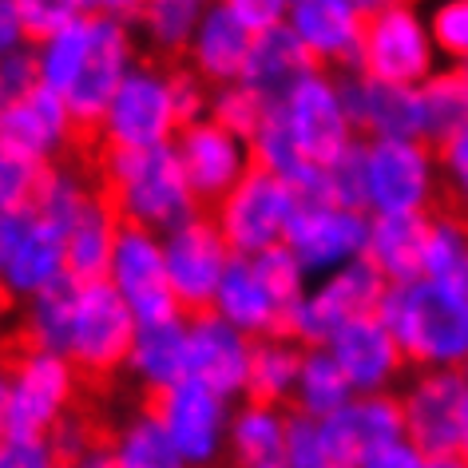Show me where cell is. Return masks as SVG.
<instances>
[{"mask_svg":"<svg viewBox=\"0 0 468 468\" xmlns=\"http://www.w3.org/2000/svg\"><path fill=\"white\" fill-rule=\"evenodd\" d=\"M385 330L397 337L409 366H456L468 361V294L456 282L417 278L389 286L378 306Z\"/></svg>","mask_w":468,"mask_h":468,"instance_id":"obj_1","label":"cell"},{"mask_svg":"<svg viewBox=\"0 0 468 468\" xmlns=\"http://www.w3.org/2000/svg\"><path fill=\"white\" fill-rule=\"evenodd\" d=\"M135 349V314L115 286L84 282L76 302L72 334H68V361L72 381L88 393H120L123 366Z\"/></svg>","mask_w":468,"mask_h":468,"instance_id":"obj_2","label":"cell"},{"mask_svg":"<svg viewBox=\"0 0 468 468\" xmlns=\"http://www.w3.org/2000/svg\"><path fill=\"white\" fill-rule=\"evenodd\" d=\"M298 210V195L271 167L247 159V171L230 186L215 210V227L227 239L230 254H259L286 239V227Z\"/></svg>","mask_w":468,"mask_h":468,"instance_id":"obj_3","label":"cell"},{"mask_svg":"<svg viewBox=\"0 0 468 468\" xmlns=\"http://www.w3.org/2000/svg\"><path fill=\"white\" fill-rule=\"evenodd\" d=\"M139 413L159 420L186 468H210L218 456V393L203 381L183 378L179 385H139Z\"/></svg>","mask_w":468,"mask_h":468,"instance_id":"obj_4","label":"cell"},{"mask_svg":"<svg viewBox=\"0 0 468 468\" xmlns=\"http://www.w3.org/2000/svg\"><path fill=\"white\" fill-rule=\"evenodd\" d=\"M163 259H167V278H171L183 322L218 314L215 298H218L222 271H227V262H230V247L218 234L215 222L195 215L191 222H183L179 230H171Z\"/></svg>","mask_w":468,"mask_h":468,"instance_id":"obj_5","label":"cell"},{"mask_svg":"<svg viewBox=\"0 0 468 468\" xmlns=\"http://www.w3.org/2000/svg\"><path fill=\"white\" fill-rule=\"evenodd\" d=\"M361 16V76L409 88L429 76V40L405 5H385Z\"/></svg>","mask_w":468,"mask_h":468,"instance_id":"obj_6","label":"cell"},{"mask_svg":"<svg viewBox=\"0 0 468 468\" xmlns=\"http://www.w3.org/2000/svg\"><path fill=\"white\" fill-rule=\"evenodd\" d=\"M72 401V361L56 349L25 361L8 389L5 441H48L52 425Z\"/></svg>","mask_w":468,"mask_h":468,"instance_id":"obj_7","label":"cell"},{"mask_svg":"<svg viewBox=\"0 0 468 468\" xmlns=\"http://www.w3.org/2000/svg\"><path fill=\"white\" fill-rule=\"evenodd\" d=\"M175 155L183 163L186 186L195 198V215H203L215 222L218 203L230 195V186L242 175V159L234 147V135L227 127H218L215 120H195L191 127L175 132Z\"/></svg>","mask_w":468,"mask_h":468,"instance_id":"obj_8","label":"cell"},{"mask_svg":"<svg viewBox=\"0 0 468 468\" xmlns=\"http://www.w3.org/2000/svg\"><path fill=\"white\" fill-rule=\"evenodd\" d=\"M64 271V234L32 210H0V278L13 294H37Z\"/></svg>","mask_w":468,"mask_h":468,"instance_id":"obj_9","label":"cell"},{"mask_svg":"<svg viewBox=\"0 0 468 468\" xmlns=\"http://www.w3.org/2000/svg\"><path fill=\"white\" fill-rule=\"evenodd\" d=\"M464 373L441 369L425 373L413 389L401 397L405 409V437L425 456H456L461 452V401H464Z\"/></svg>","mask_w":468,"mask_h":468,"instance_id":"obj_10","label":"cell"},{"mask_svg":"<svg viewBox=\"0 0 468 468\" xmlns=\"http://www.w3.org/2000/svg\"><path fill=\"white\" fill-rule=\"evenodd\" d=\"M112 278L139 322L179 318V302H175V290L167 278V259L151 242L147 230L120 227L115 250H112Z\"/></svg>","mask_w":468,"mask_h":468,"instance_id":"obj_11","label":"cell"},{"mask_svg":"<svg viewBox=\"0 0 468 468\" xmlns=\"http://www.w3.org/2000/svg\"><path fill=\"white\" fill-rule=\"evenodd\" d=\"M112 139H120L127 147H159L167 144V135L175 132V115H171V91L163 68L144 60L139 72H132L115 91L108 120H103Z\"/></svg>","mask_w":468,"mask_h":468,"instance_id":"obj_12","label":"cell"},{"mask_svg":"<svg viewBox=\"0 0 468 468\" xmlns=\"http://www.w3.org/2000/svg\"><path fill=\"white\" fill-rule=\"evenodd\" d=\"M401 437H405V409H401V397H389V393L342 405L337 413L322 417V441L334 468H357L369 449Z\"/></svg>","mask_w":468,"mask_h":468,"instance_id":"obj_13","label":"cell"},{"mask_svg":"<svg viewBox=\"0 0 468 468\" xmlns=\"http://www.w3.org/2000/svg\"><path fill=\"white\" fill-rule=\"evenodd\" d=\"M322 68H325V60L298 37L294 28L274 25V28H266L254 37L247 68H242V84L259 91L271 108H278V103L290 100V91H294L302 80L318 76Z\"/></svg>","mask_w":468,"mask_h":468,"instance_id":"obj_14","label":"cell"},{"mask_svg":"<svg viewBox=\"0 0 468 468\" xmlns=\"http://www.w3.org/2000/svg\"><path fill=\"white\" fill-rule=\"evenodd\" d=\"M250 342L222 314L186 322V378L203 381L207 389L227 397L247 385Z\"/></svg>","mask_w":468,"mask_h":468,"instance_id":"obj_15","label":"cell"},{"mask_svg":"<svg viewBox=\"0 0 468 468\" xmlns=\"http://www.w3.org/2000/svg\"><path fill=\"white\" fill-rule=\"evenodd\" d=\"M429 163L417 139H378L369 147V203L381 215L420 210L429 198Z\"/></svg>","mask_w":468,"mask_h":468,"instance_id":"obj_16","label":"cell"},{"mask_svg":"<svg viewBox=\"0 0 468 468\" xmlns=\"http://www.w3.org/2000/svg\"><path fill=\"white\" fill-rule=\"evenodd\" d=\"M286 247L302 266H330L369 247V222L346 207H298L286 227Z\"/></svg>","mask_w":468,"mask_h":468,"instance_id":"obj_17","label":"cell"},{"mask_svg":"<svg viewBox=\"0 0 468 468\" xmlns=\"http://www.w3.org/2000/svg\"><path fill=\"white\" fill-rule=\"evenodd\" d=\"M330 346H334V357L342 361L349 385H357V389H381L397 369L409 366V357L401 354L397 337L385 330V322L378 314L346 318L334 330Z\"/></svg>","mask_w":468,"mask_h":468,"instance_id":"obj_18","label":"cell"},{"mask_svg":"<svg viewBox=\"0 0 468 468\" xmlns=\"http://www.w3.org/2000/svg\"><path fill=\"white\" fill-rule=\"evenodd\" d=\"M282 108H286V120L294 127L302 151L314 163H322V167L330 159H337V151L349 144V115L322 76L302 80Z\"/></svg>","mask_w":468,"mask_h":468,"instance_id":"obj_19","label":"cell"},{"mask_svg":"<svg viewBox=\"0 0 468 468\" xmlns=\"http://www.w3.org/2000/svg\"><path fill=\"white\" fill-rule=\"evenodd\" d=\"M64 135H68V103L48 84L32 88L28 96L5 100V108H0V144L25 151V155L52 163L56 151L64 147Z\"/></svg>","mask_w":468,"mask_h":468,"instance_id":"obj_20","label":"cell"},{"mask_svg":"<svg viewBox=\"0 0 468 468\" xmlns=\"http://www.w3.org/2000/svg\"><path fill=\"white\" fill-rule=\"evenodd\" d=\"M346 96V115L349 123H357L361 132H378L381 139H417L420 127V103L417 91L401 84H385V80L354 76L342 88Z\"/></svg>","mask_w":468,"mask_h":468,"instance_id":"obj_21","label":"cell"},{"mask_svg":"<svg viewBox=\"0 0 468 468\" xmlns=\"http://www.w3.org/2000/svg\"><path fill=\"white\" fill-rule=\"evenodd\" d=\"M294 32L325 68H361V16L349 0H298Z\"/></svg>","mask_w":468,"mask_h":468,"instance_id":"obj_22","label":"cell"},{"mask_svg":"<svg viewBox=\"0 0 468 468\" xmlns=\"http://www.w3.org/2000/svg\"><path fill=\"white\" fill-rule=\"evenodd\" d=\"M425 242H429V215L425 210H397L378 215L369 227V254L389 274L393 286L425 278Z\"/></svg>","mask_w":468,"mask_h":468,"instance_id":"obj_23","label":"cell"},{"mask_svg":"<svg viewBox=\"0 0 468 468\" xmlns=\"http://www.w3.org/2000/svg\"><path fill=\"white\" fill-rule=\"evenodd\" d=\"M417 103H420L417 144L437 163L444 155V147L468 127V72L464 68H452V72L429 80L417 91Z\"/></svg>","mask_w":468,"mask_h":468,"instance_id":"obj_24","label":"cell"},{"mask_svg":"<svg viewBox=\"0 0 468 468\" xmlns=\"http://www.w3.org/2000/svg\"><path fill=\"white\" fill-rule=\"evenodd\" d=\"M254 37H259V32L250 25H242L227 5H218L215 13H207L203 28H198V37H195V48H191L195 72L203 76L207 84H227V80L242 76Z\"/></svg>","mask_w":468,"mask_h":468,"instance_id":"obj_25","label":"cell"},{"mask_svg":"<svg viewBox=\"0 0 468 468\" xmlns=\"http://www.w3.org/2000/svg\"><path fill=\"white\" fill-rule=\"evenodd\" d=\"M310 349L290 342V337H274L266 334L259 342H250V369H247V397L250 405H290L294 401V385L302 378V361Z\"/></svg>","mask_w":468,"mask_h":468,"instance_id":"obj_26","label":"cell"},{"mask_svg":"<svg viewBox=\"0 0 468 468\" xmlns=\"http://www.w3.org/2000/svg\"><path fill=\"white\" fill-rule=\"evenodd\" d=\"M115 218L100 207V198L91 195L88 207L76 215V222L64 230V271L76 282H100L112 271V250H115Z\"/></svg>","mask_w":468,"mask_h":468,"instance_id":"obj_27","label":"cell"},{"mask_svg":"<svg viewBox=\"0 0 468 468\" xmlns=\"http://www.w3.org/2000/svg\"><path fill=\"white\" fill-rule=\"evenodd\" d=\"M234 468H290L286 456V417L266 405H247L234 420L230 441Z\"/></svg>","mask_w":468,"mask_h":468,"instance_id":"obj_28","label":"cell"},{"mask_svg":"<svg viewBox=\"0 0 468 468\" xmlns=\"http://www.w3.org/2000/svg\"><path fill=\"white\" fill-rule=\"evenodd\" d=\"M215 306L230 325H242V330H271V322L278 314L274 298L266 294V286L259 282L247 254H230L227 271H222V282H218Z\"/></svg>","mask_w":468,"mask_h":468,"instance_id":"obj_29","label":"cell"},{"mask_svg":"<svg viewBox=\"0 0 468 468\" xmlns=\"http://www.w3.org/2000/svg\"><path fill=\"white\" fill-rule=\"evenodd\" d=\"M132 361L144 381L179 385L186 378V322L183 318L144 322V330L135 334Z\"/></svg>","mask_w":468,"mask_h":468,"instance_id":"obj_30","label":"cell"},{"mask_svg":"<svg viewBox=\"0 0 468 468\" xmlns=\"http://www.w3.org/2000/svg\"><path fill=\"white\" fill-rule=\"evenodd\" d=\"M346 397H349V378H346L342 361L334 357V349L325 354L322 346H314L306 361H302L298 397L286 409H302L310 417H330L346 405Z\"/></svg>","mask_w":468,"mask_h":468,"instance_id":"obj_31","label":"cell"},{"mask_svg":"<svg viewBox=\"0 0 468 468\" xmlns=\"http://www.w3.org/2000/svg\"><path fill=\"white\" fill-rule=\"evenodd\" d=\"M198 0H144V25L151 32V52L167 60H186V40L195 28Z\"/></svg>","mask_w":468,"mask_h":468,"instance_id":"obj_32","label":"cell"},{"mask_svg":"<svg viewBox=\"0 0 468 468\" xmlns=\"http://www.w3.org/2000/svg\"><path fill=\"white\" fill-rule=\"evenodd\" d=\"M115 461H120V468H186L167 429L151 417H135L127 425L120 444H115Z\"/></svg>","mask_w":468,"mask_h":468,"instance_id":"obj_33","label":"cell"},{"mask_svg":"<svg viewBox=\"0 0 468 468\" xmlns=\"http://www.w3.org/2000/svg\"><path fill=\"white\" fill-rule=\"evenodd\" d=\"M325 191H330V207L361 210L366 215L369 203V151L361 144H346L337 159L325 163Z\"/></svg>","mask_w":468,"mask_h":468,"instance_id":"obj_34","label":"cell"},{"mask_svg":"<svg viewBox=\"0 0 468 468\" xmlns=\"http://www.w3.org/2000/svg\"><path fill=\"white\" fill-rule=\"evenodd\" d=\"M44 171H48V159L0 144V210H32Z\"/></svg>","mask_w":468,"mask_h":468,"instance_id":"obj_35","label":"cell"},{"mask_svg":"<svg viewBox=\"0 0 468 468\" xmlns=\"http://www.w3.org/2000/svg\"><path fill=\"white\" fill-rule=\"evenodd\" d=\"M254 274H259V282L266 286V294L274 298V306L278 314L282 310H294L298 302H302V262H298V254L286 247V242H274V247H266L254 254ZM274 314V318H278Z\"/></svg>","mask_w":468,"mask_h":468,"instance_id":"obj_36","label":"cell"},{"mask_svg":"<svg viewBox=\"0 0 468 468\" xmlns=\"http://www.w3.org/2000/svg\"><path fill=\"white\" fill-rule=\"evenodd\" d=\"M88 40H91L88 20H72L64 32H56L48 40V52L40 56V68H44V84L52 91L64 96V91L72 88L80 64H84V56H88Z\"/></svg>","mask_w":468,"mask_h":468,"instance_id":"obj_37","label":"cell"},{"mask_svg":"<svg viewBox=\"0 0 468 468\" xmlns=\"http://www.w3.org/2000/svg\"><path fill=\"white\" fill-rule=\"evenodd\" d=\"M266 112H271V103H266L259 91L247 88V84H234V88H222L218 91V100H215V120L218 127H227L230 135H239V139H250L259 135V127L266 120Z\"/></svg>","mask_w":468,"mask_h":468,"instance_id":"obj_38","label":"cell"},{"mask_svg":"<svg viewBox=\"0 0 468 468\" xmlns=\"http://www.w3.org/2000/svg\"><path fill=\"white\" fill-rule=\"evenodd\" d=\"M286 456L290 468H334L322 441V420L302 409H286Z\"/></svg>","mask_w":468,"mask_h":468,"instance_id":"obj_39","label":"cell"},{"mask_svg":"<svg viewBox=\"0 0 468 468\" xmlns=\"http://www.w3.org/2000/svg\"><path fill=\"white\" fill-rule=\"evenodd\" d=\"M20 8V25H25V40L48 44L56 32H64L80 13V0H16Z\"/></svg>","mask_w":468,"mask_h":468,"instance_id":"obj_40","label":"cell"},{"mask_svg":"<svg viewBox=\"0 0 468 468\" xmlns=\"http://www.w3.org/2000/svg\"><path fill=\"white\" fill-rule=\"evenodd\" d=\"M432 37L452 60H468V0H449L432 13Z\"/></svg>","mask_w":468,"mask_h":468,"instance_id":"obj_41","label":"cell"},{"mask_svg":"<svg viewBox=\"0 0 468 468\" xmlns=\"http://www.w3.org/2000/svg\"><path fill=\"white\" fill-rule=\"evenodd\" d=\"M0 80H5V100H16V96H28L32 88L44 84V68H40V56L32 48H13L8 56H0Z\"/></svg>","mask_w":468,"mask_h":468,"instance_id":"obj_42","label":"cell"},{"mask_svg":"<svg viewBox=\"0 0 468 468\" xmlns=\"http://www.w3.org/2000/svg\"><path fill=\"white\" fill-rule=\"evenodd\" d=\"M357 468H425V456L409 444V437H401V441H385L378 449H369Z\"/></svg>","mask_w":468,"mask_h":468,"instance_id":"obj_43","label":"cell"},{"mask_svg":"<svg viewBox=\"0 0 468 468\" xmlns=\"http://www.w3.org/2000/svg\"><path fill=\"white\" fill-rule=\"evenodd\" d=\"M0 468H56L44 441H0Z\"/></svg>","mask_w":468,"mask_h":468,"instance_id":"obj_44","label":"cell"},{"mask_svg":"<svg viewBox=\"0 0 468 468\" xmlns=\"http://www.w3.org/2000/svg\"><path fill=\"white\" fill-rule=\"evenodd\" d=\"M222 5H227L230 13L242 20V25H250L254 32H266V28L278 25L286 0H222Z\"/></svg>","mask_w":468,"mask_h":468,"instance_id":"obj_45","label":"cell"},{"mask_svg":"<svg viewBox=\"0 0 468 468\" xmlns=\"http://www.w3.org/2000/svg\"><path fill=\"white\" fill-rule=\"evenodd\" d=\"M437 167H441L444 179H449V183L456 186V191H461V195L468 198V127L452 139L449 147H444V155L437 159Z\"/></svg>","mask_w":468,"mask_h":468,"instance_id":"obj_46","label":"cell"},{"mask_svg":"<svg viewBox=\"0 0 468 468\" xmlns=\"http://www.w3.org/2000/svg\"><path fill=\"white\" fill-rule=\"evenodd\" d=\"M25 40V25H20L16 0H0V56H8Z\"/></svg>","mask_w":468,"mask_h":468,"instance_id":"obj_47","label":"cell"},{"mask_svg":"<svg viewBox=\"0 0 468 468\" xmlns=\"http://www.w3.org/2000/svg\"><path fill=\"white\" fill-rule=\"evenodd\" d=\"M349 5H354L357 13H378L385 5H413V0H349Z\"/></svg>","mask_w":468,"mask_h":468,"instance_id":"obj_48","label":"cell"},{"mask_svg":"<svg viewBox=\"0 0 468 468\" xmlns=\"http://www.w3.org/2000/svg\"><path fill=\"white\" fill-rule=\"evenodd\" d=\"M425 468H468V464L461 461V456H429Z\"/></svg>","mask_w":468,"mask_h":468,"instance_id":"obj_49","label":"cell"},{"mask_svg":"<svg viewBox=\"0 0 468 468\" xmlns=\"http://www.w3.org/2000/svg\"><path fill=\"white\" fill-rule=\"evenodd\" d=\"M84 468H120V461H115V452H103V456H91Z\"/></svg>","mask_w":468,"mask_h":468,"instance_id":"obj_50","label":"cell"},{"mask_svg":"<svg viewBox=\"0 0 468 468\" xmlns=\"http://www.w3.org/2000/svg\"><path fill=\"white\" fill-rule=\"evenodd\" d=\"M0 108H5V80H0Z\"/></svg>","mask_w":468,"mask_h":468,"instance_id":"obj_51","label":"cell"},{"mask_svg":"<svg viewBox=\"0 0 468 468\" xmlns=\"http://www.w3.org/2000/svg\"><path fill=\"white\" fill-rule=\"evenodd\" d=\"M80 5H103V0H80Z\"/></svg>","mask_w":468,"mask_h":468,"instance_id":"obj_52","label":"cell"},{"mask_svg":"<svg viewBox=\"0 0 468 468\" xmlns=\"http://www.w3.org/2000/svg\"><path fill=\"white\" fill-rule=\"evenodd\" d=\"M464 294H468V271H464Z\"/></svg>","mask_w":468,"mask_h":468,"instance_id":"obj_53","label":"cell"},{"mask_svg":"<svg viewBox=\"0 0 468 468\" xmlns=\"http://www.w3.org/2000/svg\"><path fill=\"white\" fill-rule=\"evenodd\" d=\"M464 378H468V361H464Z\"/></svg>","mask_w":468,"mask_h":468,"instance_id":"obj_54","label":"cell"},{"mask_svg":"<svg viewBox=\"0 0 468 468\" xmlns=\"http://www.w3.org/2000/svg\"><path fill=\"white\" fill-rule=\"evenodd\" d=\"M0 286H5V278H0Z\"/></svg>","mask_w":468,"mask_h":468,"instance_id":"obj_55","label":"cell"}]
</instances>
